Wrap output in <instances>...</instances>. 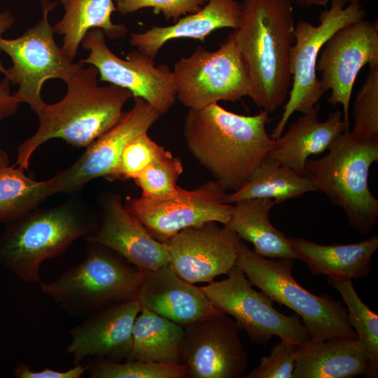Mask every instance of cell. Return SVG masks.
<instances>
[{"mask_svg": "<svg viewBox=\"0 0 378 378\" xmlns=\"http://www.w3.org/2000/svg\"><path fill=\"white\" fill-rule=\"evenodd\" d=\"M136 299L141 308L183 328L220 312L200 287L181 278L169 265L143 271Z\"/></svg>", "mask_w": 378, "mask_h": 378, "instance_id": "20", "label": "cell"}, {"mask_svg": "<svg viewBox=\"0 0 378 378\" xmlns=\"http://www.w3.org/2000/svg\"><path fill=\"white\" fill-rule=\"evenodd\" d=\"M62 3L64 16L52 29L63 36L62 48L72 60L92 28L102 29L110 38H122L127 33L124 24L111 21V13L116 10L113 0H62Z\"/></svg>", "mask_w": 378, "mask_h": 378, "instance_id": "26", "label": "cell"}, {"mask_svg": "<svg viewBox=\"0 0 378 378\" xmlns=\"http://www.w3.org/2000/svg\"><path fill=\"white\" fill-rule=\"evenodd\" d=\"M90 365V362L85 365L77 364L66 370L44 368L34 371L28 365L21 363L15 367L13 373L16 378H80L88 371Z\"/></svg>", "mask_w": 378, "mask_h": 378, "instance_id": "37", "label": "cell"}, {"mask_svg": "<svg viewBox=\"0 0 378 378\" xmlns=\"http://www.w3.org/2000/svg\"><path fill=\"white\" fill-rule=\"evenodd\" d=\"M49 196L47 181L27 176L23 169L10 164L8 154L0 148V223L17 220Z\"/></svg>", "mask_w": 378, "mask_h": 378, "instance_id": "29", "label": "cell"}, {"mask_svg": "<svg viewBox=\"0 0 378 378\" xmlns=\"http://www.w3.org/2000/svg\"><path fill=\"white\" fill-rule=\"evenodd\" d=\"M328 283L341 295L348 319L357 339L367 351L370 363L365 374L368 378L378 377V315L365 304L357 294L351 279L327 278Z\"/></svg>", "mask_w": 378, "mask_h": 378, "instance_id": "30", "label": "cell"}, {"mask_svg": "<svg viewBox=\"0 0 378 378\" xmlns=\"http://www.w3.org/2000/svg\"><path fill=\"white\" fill-rule=\"evenodd\" d=\"M176 97L189 108L249 95L250 84L232 32L215 51L197 46L172 70Z\"/></svg>", "mask_w": 378, "mask_h": 378, "instance_id": "10", "label": "cell"}, {"mask_svg": "<svg viewBox=\"0 0 378 378\" xmlns=\"http://www.w3.org/2000/svg\"><path fill=\"white\" fill-rule=\"evenodd\" d=\"M269 113H232L218 103L189 108L183 135L197 161L226 190L235 191L248 179L272 148L266 130Z\"/></svg>", "mask_w": 378, "mask_h": 378, "instance_id": "1", "label": "cell"}, {"mask_svg": "<svg viewBox=\"0 0 378 378\" xmlns=\"http://www.w3.org/2000/svg\"><path fill=\"white\" fill-rule=\"evenodd\" d=\"M208 0H115L116 10L122 15L144 8H152L155 14L161 13L167 21L176 22L182 15L199 11Z\"/></svg>", "mask_w": 378, "mask_h": 378, "instance_id": "36", "label": "cell"}, {"mask_svg": "<svg viewBox=\"0 0 378 378\" xmlns=\"http://www.w3.org/2000/svg\"><path fill=\"white\" fill-rule=\"evenodd\" d=\"M226 189L216 180L185 190L167 199L127 197L125 208L139 218L151 235L166 242L181 230L214 221L227 224L232 204L224 202Z\"/></svg>", "mask_w": 378, "mask_h": 378, "instance_id": "13", "label": "cell"}, {"mask_svg": "<svg viewBox=\"0 0 378 378\" xmlns=\"http://www.w3.org/2000/svg\"><path fill=\"white\" fill-rule=\"evenodd\" d=\"M184 328L141 308L132 330V343L126 360L178 363Z\"/></svg>", "mask_w": 378, "mask_h": 378, "instance_id": "28", "label": "cell"}, {"mask_svg": "<svg viewBox=\"0 0 378 378\" xmlns=\"http://www.w3.org/2000/svg\"><path fill=\"white\" fill-rule=\"evenodd\" d=\"M320 108L321 105L317 103L290 124L284 133L274 139L265 158L305 176L309 157L328 150L336 138L349 131L340 111L330 113L326 120L321 121Z\"/></svg>", "mask_w": 378, "mask_h": 378, "instance_id": "21", "label": "cell"}, {"mask_svg": "<svg viewBox=\"0 0 378 378\" xmlns=\"http://www.w3.org/2000/svg\"><path fill=\"white\" fill-rule=\"evenodd\" d=\"M354 128L350 134L362 140H378V64L369 66L365 80L356 94Z\"/></svg>", "mask_w": 378, "mask_h": 378, "instance_id": "33", "label": "cell"}, {"mask_svg": "<svg viewBox=\"0 0 378 378\" xmlns=\"http://www.w3.org/2000/svg\"><path fill=\"white\" fill-rule=\"evenodd\" d=\"M300 345L281 340L272 346L270 354L262 356L259 365L244 377L293 378Z\"/></svg>", "mask_w": 378, "mask_h": 378, "instance_id": "35", "label": "cell"}, {"mask_svg": "<svg viewBox=\"0 0 378 378\" xmlns=\"http://www.w3.org/2000/svg\"><path fill=\"white\" fill-rule=\"evenodd\" d=\"M141 307L136 298L99 309L70 330L67 353L75 365L88 357L114 362L126 360L132 343V330Z\"/></svg>", "mask_w": 378, "mask_h": 378, "instance_id": "18", "label": "cell"}, {"mask_svg": "<svg viewBox=\"0 0 378 378\" xmlns=\"http://www.w3.org/2000/svg\"><path fill=\"white\" fill-rule=\"evenodd\" d=\"M241 16V4L236 0H208L199 11L179 18L172 25L132 33L130 42L141 53L154 59L158 50L169 40L190 38L204 42L218 29H237Z\"/></svg>", "mask_w": 378, "mask_h": 378, "instance_id": "22", "label": "cell"}, {"mask_svg": "<svg viewBox=\"0 0 378 378\" xmlns=\"http://www.w3.org/2000/svg\"><path fill=\"white\" fill-rule=\"evenodd\" d=\"M220 312L232 316L239 330H244L250 341L262 344L273 336L302 344L310 340L298 315L286 316L273 307V300L255 290L244 272L235 265L222 281L200 287Z\"/></svg>", "mask_w": 378, "mask_h": 378, "instance_id": "9", "label": "cell"}, {"mask_svg": "<svg viewBox=\"0 0 378 378\" xmlns=\"http://www.w3.org/2000/svg\"><path fill=\"white\" fill-rule=\"evenodd\" d=\"M236 265L252 286L298 315L310 340L357 338L343 302L333 300L329 295H316L300 285L292 275V258L262 257L241 240Z\"/></svg>", "mask_w": 378, "mask_h": 378, "instance_id": "7", "label": "cell"}, {"mask_svg": "<svg viewBox=\"0 0 378 378\" xmlns=\"http://www.w3.org/2000/svg\"><path fill=\"white\" fill-rule=\"evenodd\" d=\"M310 192L316 190L306 176L264 158L238 190L225 195L223 201L232 204L246 199L270 198L280 204Z\"/></svg>", "mask_w": 378, "mask_h": 378, "instance_id": "27", "label": "cell"}, {"mask_svg": "<svg viewBox=\"0 0 378 378\" xmlns=\"http://www.w3.org/2000/svg\"><path fill=\"white\" fill-rule=\"evenodd\" d=\"M297 2L302 6L310 7L313 5H316L315 0H295Z\"/></svg>", "mask_w": 378, "mask_h": 378, "instance_id": "41", "label": "cell"}, {"mask_svg": "<svg viewBox=\"0 0 378 378\" xmlns=\"http://www.w3.org/2000/svg\"><path fill=\"white\" fill-rule=\"evenodd\" d=\"M105 37L100 29L88 31L81 44L90 54L79 62L94 66L99 80L128 90L133 98H143L161 116L165 114L176 98L172 70L166 64L155 66L154 59L137 50L122 59L109 49Z\"/></svg>", "mask_w": 378, "mask_h": 378, "instance_id": "12", "label": "cell"}, {"mask_svg": "<svg viewBox=\"0 0 378 378\" xmlns=\"http://www.w3.org/2000/svg\"><path fill=\"white\" fill-rule=\"evenodd\" d=\"M232 34L250 84L248 97L262 110L274 111L291 85V0H244L240 24Z\"/></svg>", "mask_w": 378, "mask_h": 378, "instance_id": "2", "label": "cell"}, {"mask_svg": "<svg viewBox=\"0 0 378 378\" xmlns=\"http://www.w3.org/2000/svg\"><path fill=\"white\" fill-rule=\"evenodd\" d=\"M88 242L85 258L41 291L68 314L86 317L108 306L136 298L143 271L101 244Z\"/></svg>", "mask_w": 378, "mask_h": 378, "instance_id": "6", "label": "cell"}, {"mask_svg": "<svg viewBox=\"0 0 378 378\" xmlns=\"http://www.w3.org/2000/svg\"><path fill=\"white\" fill-rule=\"evenodd\" d=\"M361 0H315L316 5L318 6H326L328 3L331 5L339 6L344 7L347 3L349 4H359Z\"/></svg>", "mask_w": 378, "mask_h": 378, "instance_id": "40", "label": "cell"}, {"mask_svg": "<svg viewBox=\"0 0 378 378\" xmlns=\"http://www.w3.org/2000/svg\"><path fill=\"white\" fill-rule=\"evenodd\" d=\"M14 18L9 10H5L0 13V40L3 33L13 25ZM6 69L4 67L0 60V72L5 74Z\"/></svg>", "mask_w": 378, "mask_h": 378, "instance_id": "39", "label": "cell"}, {"mask_svg": "<svg viewBox=\"0 0 378 378\" xmlns=\"http://www.w3.org/2000/svg\"><path fill=\"white\" fill-rule=\"evenodd\" d=\"M214 221L185 228L167 241L169 266L191 283H211L236 265L241 239Z\"/></svg>", "mask_w": 378, "mask_h": 378, "instance_id": "17", "label": "cell"}, {"mask_svg": "<svg viewBox=\"0 0 378 378\" xmlns=\"http://www.w3.org/2000/svg\"><path fill=\"white\" fill-rule=\"evenodd\" d=\"M97 222L77 200L38 207L6 224L0 235V265L27 283H38L42 263L64 253L93 233Z\"/></svg>", "mask_w": 378, "mask_h": 378, "instance_id": "4", "label": "cell"}, {"mask_svg": "<svg viewBox=\"0 0 378 378\" xmlns=\"http://www.w3.org/2000/svg\"><path fill=\"white\" fill-rule=\"evenodd\" d=\"M183 170L181 160L169 151L148 164L134 179L141 190L142 197L167 199L178 190L177 180Z\"/></svg>", "mask_w": 378, "mask_h": 378, "instance_id": "32", "label": "cell"}, {"mask_svg": "<svg viewBox=\"0 0 378 378\" xmlns=\"http://www.w3.org/2000/svg\"><path fill=\"white\" fill-rule=\"evenodd\" d=\"M295 258L303 261L314 275L335 280L367 277L372 257L378 248V235L354 244L322 245L300 237H289Z\"/></svg>", "mask_w": 378, "mask_h": 378, "instance_id": "24", "label": "cell"}, {"mask_svg": "<svg viewBox=\"0 0 378 378\" xmlns=\"http://www.w3.org/2000/svg\"><path fill=\"white\" fill-rule=\"evenodd\" d=\"M88 372L91 378H183L187 370L178 363L134 360L122 363L95 357Z\"/></svg>", "mask_w": 378, "mask_h": 378, "instance_id": "31", "label": "cell"}, {"mask_svg": "<svg viewBox=\"0 0 378 378\" xmlns=\"http://www.w3.org/2000/svg\"><path fill=\"white\" fill-rule=\"evenodd\" d=\"M184 328L178 364L189 378H241L248 355L235 322L220 312Z\"/></svg>", "mask_w": 378, "mask_h": 378, "instance_id": "14", "label": "cell"}, {"mask_svg": "<svg viewBox=\"0 0 378 378\" xmlns=\"http://www.w3.org/2000/svg\"><path fill=\"white\" fill-rule=\"evenodd\" d=\"M10 83L6 76L0 82V121L14 115L20 104L10 93Z\"/></svg>", "mask_w": 378, "mask_h": 378, "instance_id": "38", "label": "cell"}, {"mask_svg": "<svg viewBox=\"0 0 378 378\" xmlns=\"http://www.w3.org/2000/svg\"><path fill=\"white\" fill-rule=\"evenodd\" d=\"M320 158L307 160L305 176L316 190L343 209L349 225L360 235L378 222V200L368 186L370 169L378 161V140L341 134Z\"/></svg>", "mask_w": 378, "mask_h": 378, "instance_id": "5", "label": "cell"}, {"mask_svg": "<svg viewBox=\"0 0 378 378\" xmlns=\"http://www.w3.org/2000/svg\"><path fill=\"white\" fill-rule=\"evenodd\" d=\"M378 64V22L361 19L336 31L323 46L316 64L328 102L341 104L349 128V104L356 77L366 64Z\"/></svg>", "mask_w": 378, "mask_h": 378, "instance_id": "16", "label": "cell"}, {"mask_svg": "<svg viewBox=\"0 0 378 378\" xmlns=\"http://www.w3.org/2000/svg\"><path fill=\"white\" fill-rule=\"evenodd\" d=\"M55 4L43 0V16L38 23L18 38L0 40V50L12 61L4 75L19 86L13 95L34 112L45 103L41 92L47 80L59 78L66 83L83 66L82 63L73 62L54 39L48 13Z\"/></svg>", "mask_w": 378, "mask_h": 378, "instance_id": "8", "label": "cell"}, {"mask_svg": "<svg viewBox=\"0 0 378 378\" xmlns=\"http://www.w3.org/2000/svg\"><path fill=\"white\" fill-rule=\"evenodd\" d=\"M98 75L94 66H83L66 83L67 92L62 100L44 103L35 112L38 127L18 146L14 165L28 170L34 152L52 139L86 147L119 121L125 113L123 106L132 94L113 84L99 86Z\"/></svg>", "mask_w": 378, "mask_h": 378, "instance_id": "3", "label": "cell"}, {"mask_svg": "<svg viewBox=\"0 0 378 378\" xmlns=\"http://www.w3.org/2000/svg\"><path fill=\"white\" fill-rule=\"evenodd\" d=\"M102 221L85 239L104 246L142 271L155 270L169 263L166 242L153 237L141 221L124 206L121 197L107 196Z\"/></svg>", "mask_w": 378, "mask_h": 378, "instance_id": "19", "label": "cell"}, {"mask_svg": "<svg viewBox=\"0 0 378 378\" xmlns=\"http://www.w3.org/2000/svg\"><path fill=\"white\" fill-rule=\"evenodd\" d=\"M166 150L144 133L123 148L111 181L134 179L148 164L164 155Z\"/></svg>", "mask_w": 378, "mask_h": 378, "instance_id": "34", "label": "cell"}, {"mask_svg": "<svg viewBox=\"0 0 378 378\" xmlns=\"http://www.w3.org/2000/svg\"><path fill=\"white\" fill-rule=\"evenodd\" d=\"M232 205L230 217L223 225L241 240L253 246L257 254L268 258H295L289 238L272 225L271 209L277 204L270 198H253Z\"/></svg>", "mask_w": 378, "mask_h": 378, "instance_id": "25", "label": "cell"}, {"mask_svg": "<svg viewBox=\"0 0 378 378\" xmlns=\"http://www.w3.org/2000/svg\"><path fill=\"white\" fill-rule=\"evenodd\" d=\"M134 99L132 108L125 112L114 126L86 146L85 151L73 164L47 180L50 196L58 192H78L96 178L111 181L125 146L147 133L161 116L143 98Z\"/></svg>", "mask_w": 378, "mask_h": 378, "instance_id": "15", "label": "cell"}, {"mask_svg": "<svg viewBox=\"0 0 378 378\" xmlns=\"http://www.w3.org/2000/svg\"><path fill=\"white\" fill-rule=\"evenodd\" d=\"M369 363L357 338L309 340L299 346L293 378H352L365 375Z\"/></svg>", "mask_w": 378, "mask_h": 378, "instance_id": "23", "label": "cell"}, {"mask_svg": "<svg viewBox=\"0 0 378 378\" xmlns=\"http://www.w3.org/2000/svg\"><path fill=\"white\" fill-rule=\"evenodd\" d=\"M365 15L360 4H349L346 8L331 5L321 13L318 24L300 20L295 25V41L289 59L291 90L272 138L276 139L282 134L295 112L305 113L318 103L324 91L316 77V64L323 46L339 29L363 19Z\"/></svg>", "mask_w": 378, "mask_h": 378, "instance_id": "11", "label": "cell"}]
</instances>
